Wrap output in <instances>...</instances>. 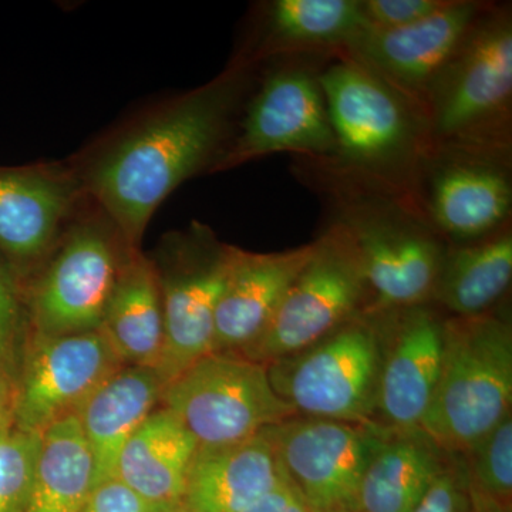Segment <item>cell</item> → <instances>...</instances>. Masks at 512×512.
Wrapping results in <instances>:
<instances>
[{
  "label": "cell",
  "mask_w": 512,
  "mask_h": 512,
  "mask_svg": "<svg viewBox=\"0 0 512 512\" xmlns=\"http://www.w3.org/2000/svg\"><path fill=\"white\" fill-rule=\"evenodd\" d=\"M512 326L505 312L444 319L443 360L421 430L460 456L511 413Z\"/></svg>",
  "instance_id": "cell-4"
},
{
  "label": "cell",
  "mask_w": 512,
  "mask_h": 512,
  "mask_svg": "<svg viewBox=\"0 0 512 512\" xmlns=\"http://www.w3.org/2000/svg\"><path fill=\"white\" fill-rule=\"evenodd\" d=\"M15 394V383L0 372V434L15 426Z\"/></svg>",
  "instance_id": "cell-34"
},
{
  "label": "cell",
  "mask_w": 512,
  "mask_h": 512,
  "mask_svg": "<svg viewBox=\"0 0 512 512\" xmlns=\"http://www.w3.org/2000/svg\"><path fill=\"white\" fill-rule=\"evenodd\" d=\"M164 387L156 369L124 365L107 377L74 413L92 453L93 488L116 476L124 444L156 410Z\"/></svg>",
  "instance_id": "cell-21"
},
{
  "label": "cell",
  "mask_w": 512,
  "mask_h": 512,
  "mask_svg": "<svg viewBox=\"0 0 512 512\" xmlns=\"http://www.w3.org/2000/svg\"><path fill=\"white\" fill-rule=\"evenodd\" d=\"M42 441L43 433L15 426L0 434V512H26Z\"/></svg>",
  "instance_id": "cell-28"
},
{
  "label": "cell",
  "mask_w": 512,
  "mask_h": 512,
  "mask_svg": "<svg viewBox=\"0 0 512 512\" xmlns=\"http://www.w3.org/2000/svg\"><path fill=\"white\" fill-rule=\"evenodd\" d=\"M158 512H187L184 510L183 505H178V507H168L164 508V510Z\"/></svg>",
  "instance_id": "cell-36"
},
{
  "label": "cell",
  "mask_w": 512,
  "mask_h": 512,
  "mask_svg": "<svg viewBox=\"0 0 512 512\" xmlns=\"http://www.w3.org/2000/svg\"><path fill=\"white\" fill-rule=\"evenodd\" d=\"M450 456L423 430H390L363 474L355 511L413 512Z\"/></svg>",
  "instance_id": "cell-24"
},
{
  "label": "cell",
  "mask_w": 512,
  "mask_h": 512,
  "mask_svg": "<svg viewBox=\"0 0 512 512\" xmlns=\"http://www.w3.org/2000/svg\"><path fill=\"white\" fill-rule=\"evenodd\" d=\"M312 252L313 242L269 254L237 249L215 312L212 353H239L264 333Z\"/></svg>",
  "instance_id": "cell-18"
},
{
  "label": "cell",
  "mask_w": 512,
  "mask_h": 512,
  "mask_svg": "<svg viewBox=\"0 0 512 512\" xmlns=\"http://www.w3.org/2000/svg\"><path fill=\"white\" fill-rule=\"evenodd\" d=\"M468 483L510 504L512 495V413L460 454Z\"/></svg>",
  "instance_id": "cell-27"
},
{
  "label": "cell",
  "mask_w": 512,
  "mask_h": 512,
  "mask_svg": "<svg viewBox=\"0 0 512 512\" xmlns=\"http://www.w3.org/2000/svg\"><path fill=\"white\" fill-rule=\"evenodd\" d=\"M123 362L100 330L39 338L23 353L15 394V427L45 433L80 406Z\"/></svg>",
  "instance_id": "cell-14"
},
{
  "label": "cell",
  "mask_w": 512,
  "mask_h": 512,
  "mask_svg": "<svg viewBox=\"0 0 512 512\" xmlns=\"http://www.w3.org/2000/svg\"><path fill=\"white\" fill-rule=\"evenodd\" d=\"M264 431L312 512L355 510L363 474L390 433L377 423L302 416Z\"/></svg>",
  "instance_id": "cell-13"
},
{
  "label": "cell",
  "mask_w": 512,
  "mask_h": 512,
  "mask_svg": "<svg viewBox=\"0 0 512 512\" xmlns=\"http://www.w3.org/2000/svg\"><path fill=\"white\" fill-rule=\"evenodd\" d=\"M448 0H362L365 18L372 29H396L429 18Z\"/></svg>",
  "instance_id": "cell-31"
},
{
  "label": "cell",
  "mask_w": 512,
  "mask_h": 512,
  "mask_svg": "<svg viewBox=\"0 0 512 512\" xmlns=\"http://www.w3.org/2000/svg\"><path fill=\"white\" fill-rule=\"evenodd\" d=\"M288 483L265 431L241 443L198 447L188 471L187 512H242Z\"/></svg>",
  "instance_id": "cell-19"
},
{
  "label": "cell",
  "mask_w": 512,
  "mask_h": 512,
  "mask_svg": "<svg viewBox=\"0 0 512 512\" xmlns=\"http://www.w3.org/2000/svg\"><path fill=\"white\" fill-rule=\"evenodd\" d=\"M198 444L170 410H154L124 444L116 476L160 507L183 505L185 484Z\"/></svg>",
  "instance_id": "cell-23"
},
{
  "label": "cell",
  "mask_w": 512,
  "mask_h": 512,
  "mask_svg": "<svg viewBox=\"0 0 512 512\" xmlns=\"http://www.w3.org/2000/svg\"><path fill=\"white\" fill-rule=\"evenodd\" d=\"M370 293L348 235L330 221L268 328L237 355L268 363L301 352L366 312Z\"/></svg>",
  "instance_id": "cell-11"
},
{
  "label": "cell",
  "mask_w": 512,
  "mask_h": 512,
  "mask_svg": "<svg viewBox=\"0 0 512 512\" xmlns=\"http://www.w3.org/2000/svg\"><path fill=\"white\" fill-rule=\"evenodd\" d=\"M430 146L511 150L512 16L487 6L424 106Z\"/></svg>",
  "instance_id": "cell-5"
},
{
  "label": "cell",
  "mask_w": 512,
  "mask_h": 512,
  "mask_svg": "<svg viewBox=\"0 0 512 512\" xmlns=\"http://www.w3.org/2000/svg\"><path fill=\"white\" fill-rule=\"evenodd\" d=\"M84 200L72 164L0 167V256L19 282L46 261Z\"/></svg>",
  "instance_id": "cell-16"
},
{
  "label": "cell",
  "mask_w": 512,
  "mask_h": 512,
  "mask_svg": "<svg viewBox=\"0 0 512 512\" xmlns=\"http://www.w3.org/2000/svg\"><path fill=\"white\" fill-rule=\"evenodd\" d=\"M377 318L382 357L376 423L393 431L421 430L439 382L446 318L431 303Z\"/></svg>",
  "instance_id": "cell-17"
},
{
  "label": "cell",
  "mask_w": 512,
  "mask_h": 512,
  "mask_svg": "<svg viewBox=\"0 0 512 512\" xmlns=\"http://www.w3.org/2000/svg\"><path fill=\"white\" fill-rule=\"evenodd\" d=\"M414 198L447 244L493 234L511 220V150L430 146Z\"/></svg>",
  "instance_id": "cell-12"
},
{
  "label": "cell",
  "mask_w": 512,
  "mask_h": 512,
  "mask_svg": "<svg viewBox=\"0 0 512 512\" xmlns=\"http://www.w3.org/2000/svg\"><path fill=\"white\" fill-rule=\"evenodd\" d=\"M380 357L379 318L362 312L266 370L272 389L296 416L376 423Z\"/></svg>",
  "instance_id": "cell-7"
},
{
  "label": "cell",
  "mask_w": 512,
  "mask_h": 512,
  "mask_svg": "<svg viewBox=\"0 0 512 512\" xmlns=\"http://www.w3.org/2000/svg\"><path fill=\"white\" fill-rule=\"evenodd\" d=\"M100 332L123 365L156 369L164 350V309L156 268L130 249L111 292Z\"/></svg>",
  "instance_id": "cell-22"
},
{
  "label": "cell",
  "mask_w": 512,
  "mask_h": 512,
  "mask_svg": "<svg viewBox=\"0 0 512 512\" xmlns=\"http://www.w3.org/2000/svg\"><path fill=\"white\" fill-rule=\"evenodd\" d=\"M26 325L29 319L22 284L0 256V372L15 386L26 343Z\"/></svg>",
  "instance_id": "cell-29"
},
{
  "label": "cell",
  "mask_w": 512,
  "mask_h": 512,
  "mask_svg": "<svg viewBox=\"0 0 512 512\" xmlns=\"http://www.w3.org/2000/svg\"><path fill=\"white\" fill-rule=\"evenodd\" d=\"M130 249L109 217L86 197L25 296L33 336L99 330Z\"/></svg>",
  "instance_id": "cell-6"
},
{
  "label": "cell",
  "mask_w": 512,
  "mask_h": 512,
  "mask_svg": "<svg viewBox=\"0 0 512 512\" xmlns=\"http://www.w3.org/2000/svg\"><path fill=\"white\" fill-rule=\"evenodd\" d=\"M413 512H471L466 467L451 454L446 468Z\"/></svg>",
  "instance_id": "cell-30"
},
{
  "label": "cell",
  "mask_w": 512,
  "mask_h": 512,
  "mask_svg": "<svg viewBox=\"0 0 512 512\" xmlns=\"http://www.w3.org/2000/svg\"><path fill=\"white\" fill-rule=\"evenodd\" d=\"M487 6L473 0H448L429 18L412 25L367 30L343 53L403 94L424 116L434 83Z\"/></svg>",
  "instance_id": "cell-15"
},
{
  "label": "cell",
  "mask_w": 512,
  "mask_h": 512,
  "mask_svg": "<svg viewBox=\"0 0 512 512\" xmlns=\"http://www.w3.org/2000/svg\"><path fill=\"white\" fill-rule=\"evenodd\" d=\"M168 507L148 503L119 478L93 488L80 512H158Z\"/></svg>",
  "instance_id": "cell-32"
},
{
  "label": "cell",
  "mask_w": 512,
  "mask_h": 512,
  "mask_svg": "<svg viewBox=\"0 0 512 512\" xmlns=\"http://www.w3.org/2000/svg\"><path fill=\"white\" fill-rule=\"evenodd\" d=\"M511 279L510 222L476 241L447 245L430 303L454 318L481 315L504 298Z\"/></svg>",
  "instance_id": "cell-25"
},
{
  "label": "cell",
  "mask_w": 512,
  "mask_h": 512,
  "mask_svg": "<svg viewBox=\"0 0 512 512\" xmlns=\"http://www.w3.org/2000/svg\"><path fill=\"white\" fill-rule=\"evenodd\" d=\"M94 463L76 414L47 427L26 512H80L93 491Z\"/></svg>",
  "instance_id": "cell-26"
},
{
  "label": "cell",
  "mask_w": 512,
  "mask_h": 512,
  "mask_svg": "<svg viewBox=\"0 0 512 512\" xmlns=\"http://www.w3.org/2000/svg\"><path fill=\"white\" fill-rule=\"evenodd\" d=\"M323 512H356L355 510H332V511H323Z\"/></svg>",
  "instance_id": "cell-37"
},
{
  "label": "cell",
  "mask_w": 512,
  "mask_h": 512,
  "mask_svg": "<svg viewBox=\"0 0 512 512\" xmlns=\"http://www.w3.org/2000/svg\"><path fill=\"white\" fill-rule=\"evenodd\" d=\"M308 56L278 57L265 70L211 174L278 153L312 161L335 156V136L320 86L323 66Z\"/></svg>",
  "instance_id": "cell-8"
},
{
  "label": "cell",
  "mask_w": 512,
  "mask_h": 512,
  "mask_svg": "<svg viewBox=\"0 0 512 512\" xmlns=\"http://www.w3.org/2000/svg\"><path fill=\"white\" fill-rule=\"evenodd\" d=\"M255 66L235 57L211 82L141 114L72 164L84 195L128 247L140 249L148 222L171 192L210 173L254 86Z\"/></svg>",
  "instance_id": "cell-1"
},
{
  "label": "cell",
  "mask_w": 512,
  "mask_h": 512,
  "mask_svg": "<svg viewBox=\"0 0 512 512\" xmlns=\"http://www.w3.org/2000/svg\"><path fill=\"white\" fill-rule=\"evenodd\" d=\"M237 247L201 222L165 235L151 259L164 309V350L158 375L165 386L214 349L215 312Z\"/></svg>",
  "instance_id": "cell-9"
},
{
  "label": "cell",
  "mask_w": 512,
  "mask_h": 512,
  "mask_svg": "<svg viewBox=\"0 0 512 512\" xmlns=\"http://www.w3.org/2000/svg\"><path fill=\"white\" fill-rule=\"evenodd\" d=\"M242 512H312L291 483H284Z\"/></svg>",
  "instance_id": "cell-33"
},
{
  "label": "cell",
  "mask_w": 512,
  "mask_h": 512,
  "mask_svg": "<svg viewBox=\"0 0 512 512\" xmlns=\"http://www.w3.org/2000/svg\"><path fill=\"white\" fill-rule=\"evenodd\" d=\"M305 175L329 200L332 222L348 235L370 293L366 312L431 302L447 242L413 195L346 177L305 160Z\"/></svg>",
  "instance_id": "cell-2"
},
{
  "label": "cell",
  "mask_w": 512,
  "mask_h": 512,
  "mask_svg": "<svg viewBox=\"0 0 512 512\" xmlns=\"http://www.w3.org/2000/svg\"><path fill=\"white\" fill-rule=\"evenodd\" d=\"M161 403L198 447L241 443L295 417L272 389L264 363L237 353H210L164 387Z\"/></svg>",
  "instance_id": "cell-10"
},
{
  "label": "cell",
  "mask_w": 512,
  "mask_h": 512,
  "mask_svg": "<svg viewBox=\"0 0 512 512\" xmlns=\"http://www.w3.org/2000/svg\"><path fill=\"white\" fill-rule=\"evenodd\" d=\"M370 28L362 0H274L266 3L258 36L238 56L249 63L343 52Z\"/></svg>",
  "instance_id": "cell-20"
},
{
  "label": "cell",
  "mask_w": 512,
  "mask_h": 512,
  "mask_svg": "<svg viewBox=\"0 0 512 512\" xmlns=\"http://www.w3.org/2000/svg\"><path fill=\"white\" fill-rule=\"evenodd\" d=\"M320 86L336 148L330 160L313 163L414 197L430 147L423 113L343 52L322 67Z\"/></svg>",
  "instance_id": "cell-3"
},
{
  "label": "cell",
  "mask_w": 512,
  "mask_h": 512,
  "mask_svg": "<svg viewBox=\"0 0 512 512\" xmlns=\"http://www.w3.org/2000/svg\"><path fill=\"white\" fill-rule=\"evenodd\" d=\"M468 497H470L471 512H511L510 504L498 500L493 495L485 494L468 483Z\"/></svg>",
  "instance_id": "cell-35"
}]
</instances>
